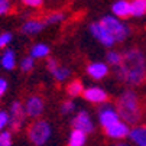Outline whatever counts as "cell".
<instances>
[{
    "label": "cell",
    "mask_w": 146,
    "mask_h": 146,
    "mask_svg": "<svg viewBox=\"0 0 146 146\" xmlns=\"http://www.w3.org/2000/svg\"><path fill=\"white\" fill-rule=\"evenodd\" d=\"M107 61L110 62L111 65L119 67V65H120V62H121V55H120L119 52L111 51V52H109V54H107Z\"/></svg>",
    "instance_id": "obj_21"
},
{
    "label": "cell",
    "mask_w": 146,
    "mask_h": 146,
    "mask_svg": "<svg viewBox=\"0 0 146 146\" xmlns=\"http://www.w3.org/2000/svg\"><path fill=\"white\" fill-rule=\"evenodd\" d=\"M9 124V114L6 111H0V130H3Z\"/></svg>",
    "instance_id": "obj_27"
},
{
    "label": "cell",
    "mask_w": 146,
    "mask_h": 146,
    "mask_svg": "<svg viewBox=\"0 0 146 146\" xmlns=\"http://www.w3.org/2000/svg\"><path fill=\"white\" fill-rule=\"evenodd\" d=\"M20 68H22V71H25V72L32 71V68H33V58L32 56L23 58L22 62H20Z\"/></svg>",
    "instance_id": "obj_22"
},
{
    "label": "cell",
    "mask_w": 146,
    "mask_h": 146,
    "mask_svg": "<svg viewBox=\"0 0 146 146\" xmlns=\"http://www.w3.org/2000/svg\"><path fill=\"white\" fill-rule=\"evenodd\" d=\"M0 146H12L10 132H0Z\"/></svg>",
    "instance_id": "obj_24"
},
{
    "label": "cell",
    "mask_w": 146,
    "mask_h": 146,
    "mask_svg": "<svg viewBox=\"0 0 146 146\" xmlns=\"http://www.w3.org/2000/svg\"><path fill=\"white\" fill-rule=\"evenodd\" d=\"M10 9V2L9 0H0V15H6Z\"/></svg>",
    "instance_id": "obj_28"
},
{
    "label": "cell",
    "mask_w": 146,
    "mask_h": 146,
    "mask_svg": "<svg viewBox=\"0 0 146 146\" xmlns=\"http://www.w3.org/2000/svg\"><path fill=\"white\" fill-rule=\"evenodd\" d=\"M113 13L117 17H127L130 16V3L126 0H119L113 5Z\"/></svg>",
    "instance_id": "obj_14"
},
{
    "label": "cell",
    "mask_w": 146,
    "mask_h": 146,
    "mask_svg": "<svg viewBox=\"0 0 146 146\" xmlns=\"http://www.w3.org/2000/svg\"><path fill=\"white\" fill-rule=\"evenodd\" d=\"M72 126H74V130H80V132H84V133H88L93 130V121L88 116V113L86 111H80L74 121H72Z\"/></svg>",
    "instance_id": "obj_7"
},
{
    "label": "cell",
    "mask_w": 146,
    "mask_h": 146,
    "mask_svg": "<svg viewBox=\"0 0 146 146\" xmlns=\"http://www.w3.org/2000/svg\"><path fill=\"white\" fill-rule=\"evenodd\" d=\"M98 117H100L101 126H103L104 129H109V127L113 126V124H116L117 121H120V120H119V114H117L113 109H110L109 106L104 107V109L100 111Z\"/></svg>",
    "instance_id": "obj_9"
},
{
    "label": "cell",
    "mask_w": 146,
    "mask_h": 146,
    "mask_svg": "<svg viewBox=\"0 0 146 146\" xmlns=\"http://www.w3.org/2000/svg\"><path fill=\"white\" fill-rule=\"evenodd\" d=\"M146 13V0H132L130 2V15L142 16Z\"/></svg>",
    "instance_id": "obj_17"
},
{
    "label": "cell",
    "mask_w": 146,
    "mask_h": 146,
    "mask_svg": "<svg viewBox=\"0 0 146 146\" xmlns=\"http://www.w3.org/2000/svg\"><path fill=\"white\" fill-rule=\"evenodd\" d=\"M106 132L113 139H121V137L127 136L130 133V129H129V126L124 121H117L116 124H113L111 127L106 129Z\"/></svg>",
    "instance_id": "obj_10"
},
{
    "label": "cell",
    "mask_w": 146,
    "mask_h": 146,
    "mask_svg": "<svg viewBox=\"0 0 146 146\" xmlns=\"http://www.w3.org/2000/svg\"><path fill=\"white\" fill-rule=\"evenodd\" d=\"M91 33L100 40L103 45H106V46H111V45L116 42V40L113 39V36L110 35V32L104 28L100 22L91 25Z\"/></svg>",
    "instance_id": "obj_6"
},
{
    "label": "cell",
    "mask_w": 146,
    "mask_h": 146,
    "mask_svg": "<svg viewBox=\"0 0 146 146\" xmlns=\"http://www.w3.org/2000/svg\"><path fill=\"white\" fill-rule=\"evenodd\" d=\"M113 146H129V145H126V143H116V145H113Z\"/></svg>",
    "instance_id": "obj_33"
},
{
    "label": "cell",
    "mask_w": 146,
    "mask_h": 146,
    "mask_svg": "<svg viewBox=\"0 0 146 146\" xmlns=\"http://www.w3.org/2000/svg\"><path fill=\"white\" fill-rule=\"evenodd\" d=\"M117 114L126 124H135L142 117V109L135 93L126 91L117 100Z\"/></svg>",
    "instance_id": "obj_2"
},
{
    "label": "cell",
    "mask_w": 146,
    "mask_h": 146,
    "mask_svg": "<svg viewBox=\"0 0 146 146\" xmlns=\"http://www.w3.org/2000/svg\"><path fill=\"white\" fill-rule=\"evenodd\" d=\"M84 143H86V133L80 130H72L68 146H84Z\"/></svg>",
    "instance_id": "obj_18"
},
{
    "label": "cell",
    "mask_w": 146,
    "mask_h": 146,
    "mask_svg": "<svg viewBox=\"0 0 146 146\" xmlns=\"http://www.w3.org/2000/svg\"><path fill=\"white\" fill-rule=\"evenodd\" d=\"M84 97L86 100L91 101V103H103V101H106L107 100V94L104 90L101 88H97V87H91V88H87L84 90Z\"/></svg>",
    "instance_id": "obj_11"
},
{
    "label": "cell",
    "mask_w": 146,
    "mask_h": 146,
    "mask_svg": "<svg viewBox=\"0 0 146 146\" xmlns=\"http://www.w3.org/2000/svg\"><path fill=\"white\" fill-rule=\"evenodd\" d=\"M52 74H54V77H55L58 81H64V80L70 75V71H68L67 68H61V67H58Z\"/></svg>",
    "instance_id": "obj_23"
},
{
    "label": "cell",
    "mask_w": 146,
    "mask_h": 146,
    "mask_svg": "<svg viewBox=\"0 0 146 146\" xmlns=\"http://www.w3.org/2000/svg\"><path fill=\"white\" fill-rule=\"evenodd\" d=\"M25 111L31 117H39L40 114H42V111H44V101H42V98L36 97V96L28 98L26 106H25Z\"/></svg>",
    "instance_id": "obj_8"
},
{
    "label": "cell",
    "mask_w": 146,
    "mask_h": 146,
    "mask_svg": "<svg viewBox=\"0 0 146 146\" xmlns=\"http://www.w3.org/2000/svg\"><path fill=\"white\" fill-rule=\"evenodd\" d=\"M129 136L137 146H146V126H136L130 130Z\"/></svg>",
    "instance_id": "obj_13"
},
{
    "label": "cell",
    "mask_w": 146,
    "mask_h": 146,
    "mask_svg": "<svg viewBox=\"0 0 146 146\" xmlns=\"http://www.w3.org/2000/svg\"><path fill=\"white\" fill-rule=\"evenodd\" d=\"M6 90H7V81L3 80V78H0V96H3Z\"/></svg>",
    "instance_id": "obj_32"
},
{
    "label": "cell",
    "mask_w": 146,
    "mask_h": 146,
    "mask_svg": "<svg viewBox=\"0 0 146 146\" xmlns=\"http://www.w3.org/2000/svg\"><path fill=\"white\" fill-rule=\"evenodd\" d=\"M48 54H49V48H48V45H45V44H38V45H35V46L31 49L32 58H44V56H46Z\"/></svg>",
    "instance_id": "obj_19"
},
{
    "label": "cell",
    "mask_w": 146,
    "mask_h": 146,
    "mask_svg": "<svg viewBox=\"0 0 146 146\" xmlns=\"http://www.w3.org/2000/svg\"><path fill=\"white\" fill-rule=\"evenodd\" d=\"M12 40V33L6 32V33H2L0 35V48H5L7 46V44Z\"/></svg>",
    "instance_id": "obj_26"
},
{
    "label": "cell",
    "mask_w": 146,
    "mask_h": 146,
    "mask_svg": "<svg viewBox=\"0 0 146 146\" xmlns=\"http://www.w3.org/2000/svg\"><path fill=\"white\" fill-rule=\"evenodd\" d=\"M45 28V22H39V20H28V22L22 26V31L28 35L38 33Z\"/></svg>",
    "instance_id": "obj_16"
},
{
    "label": "cell",
    "mask_w": 146,
    "mask_h": 146,
    "mask_svg": "<svg viewBox=\"0 0 146 146\" xmlns=\"http://www.w3.org/2000/svg\"><path fill=\"white\" fill-rule=\"evenodd\" d=\"M49 136H51V127L44 120L33 121L28 129V137L36 146H42L49 139Z\"/></svg>",
    "instance_id": "obj_3"
},
{
    "label": "cell",
    "mask_w": 146,
    "mask_h": 146,
    "mask_svg": "<svg viewBox=\"0 0 146 146\" xmlns=\"http://www.w3.org/2000/svg\"><path fill=\"white\" fill-rule=\"evenodd\" d=\"M117 77L120 81L136 86L146 78V59L139 49H129L121 55V62L117 67Z\"/></svg>",
    "instance_id": "obj_1"
},
{
    "label": "cell",
    "mask_w": 146,
    "mask_h": 146,
    "mask_svg": "<svg viewBox=\"0 0 146 146\" xmlns=\"http://www.w3.org/2000/svg\"><path fill=\"white\" fill-rule=\"evenodd\" d=\"M104 28H106L110 35L113 36L114 40H123V39H126L127 33H129V29L126 25H123L119 19H116L114 16H104L101 19V22H100Z\"/></svg>",
    "instance_id": "obj_4"
},
{
    "label": "cell",
    "mask_w": 146,
    "mask_h": 146,
    "mask_svg": "<svg viewBox=\"0 0 146 146\" xmlns=\"http://www.w3.org/2000/svg\"><path fill=\"white\" fill-rule=\"evenodd\" d=\"M0 64L5 70H13L16 65V55L12 49H6L5 54L0 58Z\"/></svg>",
    "instance_id": "obj_15"
},
{
    "label": "cell",
    "mask_w": 146,
    "mask_h": 146,
    "mask_svg": "<svg viewBox=\"0 0 146 146\" xmlns=\"http://www.w3.org/2000/svg\"><path fill=\"white\" fill-rule=\"evenodd\" d=\"M61 110H62V113H64V114H68V113H71V111L74 110V103H72V101H65L64 104H62Z\"/></svg>",
    "instance_id": "obj_29"
},
{
    "label": "cell",
    "mask_w": 146,
    "mask_h": 146,
    "mask_svg": "<svg viewBox=\"0 0 146 146\" xmlns=\"http://www.w3.org/2000/svg\"><path fill=\"white\" fill-rule=\"evenodd\" d=\"M25 116H26L25 107H23L19 101H15V103L12 104L10 113H9V124L12 126L13 130H19V129H20V126L23 124Z\"/></svg>",
    "instance_id": "obj_5"
},
{
    "label": "cell",
    "mask_w": 146,
    "mask_h": 146,
    "mask_svg": "<svg viewBox=\"0 0 146 146\" xmlns=\"http://www.w3.org/2000/svg\"><path fill=\"white\" fill-rule=\"evenodd\" d=\"M87 72L90 74V77H93L94 80H100L103 77H106L109 70H107V65L103 64V62H93L87 67Z\"/></svg>",
    "instance_id": "obj_12"
},
{
    "label": "cell",
    "mask_w": 146,
    "mask_h": 146,
    "mask_svg": "<svg viewBox=\"0 0 146 146\" xmlns=\"http://www.w3.org/2000/svg\"><path fill=\"white\" fill-rule=\"evenodd\" d=\"M58 67H59V65H58V62H56L55 59H49V61H48V70H49L51 72H54Z\"/></svg>",
    "instance_id": "obj_31"
},
{
    "label": "cell",
    "mask_w": 146,
    "mask_h": 146,
    "mask_svg": "<svg viewBox=\"0 0 146 146\" xmlns=\"http://www.w3.org/2000/svg\"><path fill=\"white\" fill-rule=\"evenodd\" d=\"M22 2L26 6H31V7H38V6L42 5V0H22Z\"/></svg>",
    "instance_id": "obj_30"
},
{
    "label": "cell",
    "mask_w": 146,
    "mask_h": 146,
    "mask_svg": "<svg viewBox=\"0 0 146 146\" xmlns=\"http://www.w3.org/2000/svg\"><path fill=\"white\" fill-rule=\"evenodd\" d=\"M62 17H64V15L62 13H52V15H49L48 17H46V20H45V25H51V23H56V22H59V20H62Z\"/></svg>",
    "instance_id": "obj_25"
},
{
    "label": "cell",
    "mask_w": 146,
    "mask_h": 146,
    "mask_svg": "<svg viewBox=\"0 0 146 146\" xmlns=\"http://www.w3.org/2000/svg\"><path fill=\"white\" fill-rule=\"evenodd\" d=\"M67 91H68L70 96H80L81 93H84V88H82L81 81H72L68 84Z\"/></svg>",
    "instance_id": "obj_20"
}]
</instances>
